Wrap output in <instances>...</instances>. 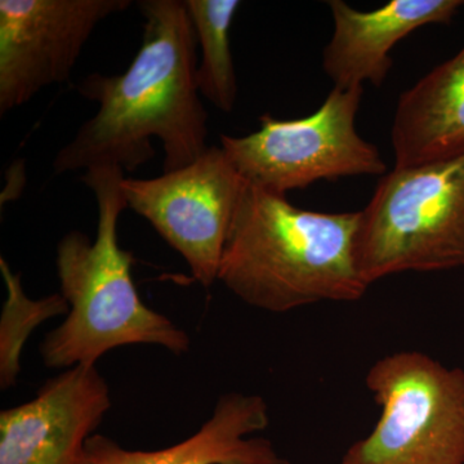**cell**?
Masks as SVG:
<instances>
[{
    "instance_id": "1",
    "label": "cell",
    "mask_w": 464,
    "mask_h": 464,
    "mask_svg": "<svg viewBox=\"0 0 464 464\" xmlns=\"http://www.w3.org/2000/svg\"><path fill=\"white\" fill-rule=\"evenodd\" d=\"M141 47L119 75L92 74L78 87L99 111L58 151L56 174L111 164L133 172L163 143L164 173L207 151L208 114L198 88V39L181 0H142Z\"/></svg>"
},
{
    "instance_id": "2",
    "label": "cell",
    "mask_w": 464,
    "mask_h": 464,
    "mask_svg": "<svg viewBox=\"0 0 464 464\" xmlns=\"http://www.w3.org/2000/svg\"><path fill=\"white\" fill-rule=\"evenodd\" d=\"M248 182V181H246ZM360 212L320 213L246 183L226 240L218 280L249 306L283 314L320 302H355Z\"/></svg>"
},
{
    "instance_id": "3",
    "label": "cell",
    "mask_w": 464,
    "mask_h": 464,
    "mask_svg": "<svg viewBox=\"0 0 464 464\" xmlns=\"http://www.w3.org/2000/svg\"><path fill=\"white\" fill-rule=\"evenodd\" d=\"M124 169L103 164L88 168L83 182L96 198V239L67 232L57 246L61 295L69 304L66 319L41 344L50 369L96 366L101 357L128 344H158L176 355L190 350V337L163 314L143 304L132 279V252L121 248L118 222L128 208Z\"/></svg>"
},
{
    "instance_id": "4",
    "label": "cell",
    "mask_w": 464,
    "mask_h": 464,
    "mask_svg": "<svg viewBox=\"0 0 464 464\" xmlns=\"http://www.w3.org/2000/svg\"><path fill=\"white\" fill-rule=\"evenodd\" d=\"M355 257L368 285L406 271L463 267L464 150L384 174L360 210Z\"/></svg>"
},
{
    "instance_id": "5",
    "label": "cell",
    "mask_w": 464,
    "mask_h": 464,
    "mask_svg": "<svg viewBox=\"0 0 464 464\" xmlns=\"http://www.w3.org/2000/svg\"><path fill=\"white\" fill-rule=\"evenodd\" d=\"M366 387L382 408L342 464H464V371L418 351L382 357Z\"/></svg>"
},
{
    "instance_id": "6",
    "label": "cell",
    "mask_w": 464,
    "mask_h": 464,
    "mask_svg": "<svg viewBox=\"0 0 464 464\" xmlns=\"http://www.w3.org/2000/svg\"><path fill=\"white\" fill-rule=\"evenodd\" d=\"M364 88H333L317 111L280 121L266 114L258 130L244 137L221 136V148L252 185L286 197L319 181L381 176L380 150L356 130Z\"/></svg>"
},
{
    "instance_id": "7",
    "label": "cell",
    "mask_w": 464,
    "mask_h": 464,
    "mask_svg": "<svg viewBox=\"0 0 464 464\" xmlns=\"http://www.w3.org/2000/svg\"><path fill=\"white\" fill-rule=\"evenodd\" d=\"M246 179L222 148H208L190 166L157 179H124L128 208L148 219L209 288L219 265Z\"/></svg>"
},
{
    "instance_id": "8",
    "label": "cell",
    "mask_w": 464,
    "mask_h": 464,
    "mask_svg": "<svg viewBox=\"0 0 464 464\" xmlns=\"http://www.w3.org/2000/svg\"><path fill=\"white\" fill-rule=\"evenodd\" d=\"M130 0H0V114L69 81L101 21Z\"/></svg>"
},
{
    "instance_id": "9",
    "label": "cell",
    "mask_w": 464,
    "mask_h": 464,
    "mask_svg": "<svg viewBox=\"0 0 464 464\" xmlns=\"http://www.w3.org/2000/svg\"><path fill=\"white\" fill-rule=\"evenodd\" d=\"M111 408L96 366L45 382L35 398L0 413V464H87L85 444Z\"/></svg>"
},
{
    "instance_id": "10",
    "label": "cell",
    "mask_w": 464,
    "mask_h": 464,
    "mask_svg": "<svg viewBox=\"0 0 464 464\" xmlns=\"http://www.w3.org/2000/svg\"><path fill=\"white\" fill-rule=\"evenodd\" d=\"M334 30L323 52V70L334 87L380 88L392 69L391 51L414 30L431 24L449 25L462 0H392L371 12L342 0H329Z\"/></svg>"
},
{
    "instance_id": "11",
    "label": "cell",
    "mask_w": 464,
    "mask_h": 464,
    "mask_svg": "<svg viewBox=\"0 0 464 464\" xmlns=\"http://www.w3.org/2000/svg\"><path fill=\"white\" fill-rule=\"evenodd\" d=\"M268 406L258 395L226 393L212 417L191 438L161 450H127L94 433L85 444L87 464H288L267 439L248 438L267 429Z\"/></svg>"
},
{
    "instance_id": "12",
    "label": "cell",
    "mask_w": 464,
    "mask_h": 464,
    "mask_svg": "<svg viewBox=\"0 0 464 464\" xmlns=\"http://www.w3.org/2000/svg\"><path fill=\"white\" fill-rule=\"evenodd\" d=\"M395 168L453 157L464 150V47L400 96L391 130Z\"/></svg>"
},
{
    "instance_id": "13",
    "label": "cell",
    "mask_w": 464,
    "mask_h": 464,
    "mask_svg": "<svg viewBox=\"0 0 464 464\" xmlns=\"http://www.w3.org/2000/svg\"><path fill=\"white\" fill-rule=\"evenodd\" d=\"M185 5L201 50L197 72L200 96L221 111L231 112L237 103V81L230 47V29L240 2L185 0Z\"/></svg>"
},
{
    "instance_id": "14",
    "label": "cell",
    "mask_w": 464,
    "mask_h": 464,
    "mask_svg": "<svg viewBox=\"0 0 464 464\" xmlns=\"http://www.w3.org/2000/svg\"><path fill=\"white\" fill-rule=\"evenodd\" d=\"M0 271L7 289V299L0 320V387L9 390L16 384L20 373L21 351L34 329L45 320L69 314L70 306L63 295L34 301L25 295L21 275L11 270L0 258Z\"/></svg>"
}]
</instances>
